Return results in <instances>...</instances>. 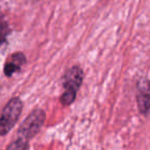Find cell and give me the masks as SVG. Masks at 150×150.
<instances>
[{"label": "cell", "instance_id": "277c9868", "mask_svg": "<svg viewBox=\"0 0 150 150\" xmlns=\"http://www.w3.org/2000/svg\"><path fill=\"white\" fill-rule=\"evenodd\" d=\"M27 63V58L22 52H15L7 57L3 67V72L6 77H13V74L20 72Z\"/></svg>", "mask_w": 150, "mask_h": 150}, {"label": "cell", "instance_id": "5b68a950", "mask_svg": "<svg viewBox=\"0 0 150 150\" xmlns=\"http://www.w3.org/2000/svg\"><path fill=\"white\" fill-rule=\"evenodd\" d=\"M137 104L139 112L144 116H147L149 111V82L146 78L140 79L138 83Z\"/></svg>", "mask_w": 150, "mask_h": 150}, {"label": "cell", "instance_id": "52a82bcc", "mask_svg": "<svg viewBox=\"0 0 150 150\" xmlns=\"http://www.w3.org/2000/svg\"><path fill=\"white\" fill-rule=\"evenodd\" d=\"M29 149H30L29 141L22 139V138H18L13 143L9 144L5 150H29Z\"/></svg>", "mask_w": 150, "mask_h": 150}, {"label": "cell", "instance_id": "7a4b0ae2", "mask_svg": "<svg viewBox=\"0 0 150 150\" xmlns=\"http://www.w3.org/2000/svg\"><path fill=\"white\" fill-rule=\"evenodd\" d=\"M46 120V113L43 109H34L22 121L18 129V136L24 140H32L43 127Z\"/></svg>", "mask_w": 150, "mask_h": 150}, {"label": "cell", "instance_id": "8992f818", "mask_svg": "<svg viewBox=\"0 0 150 150\" xmlns=\"http://www.w3.org/2000/svg\"><path fill=\"white\" fill-rule=\"evenodd\" d=\"M11 34V28L7 23V21L5 20V17L1 11H0V47L3 44L6 43L7 37Z\"/></svg>", "mask_w": 150, "mask_h": 150}, {"label": "cell", "instance_id": "3957f363", "mask_svg": "<svg viewBox=\"0 0 150 150\" xmlns=\"http://www.w3.org/2000/svg\"><path fill=\"white\" fill-rule=\"evenodd\" d=\"M23 111V102L20 97L11 98L0 115V136H5L17 125Z\"/></svg>", "mask_w": 150, "mask_h": 150}, {"label": "cell", "instance_id": "6da1fadb", "mask_svg": "<svg viewBox=\"0 0 150 150\" xmlns=\"http://www.w3.org/2000/svg\"><path fill=\"white\" fill-rule=\"evenodd\" d=\"M83 79V70L78 65H74L66 71L63 76V94L60 97V102L63 106H70L73 104Z\"/></svg>", "mask_w": 150, "mask_h": 150}]
</instances>
